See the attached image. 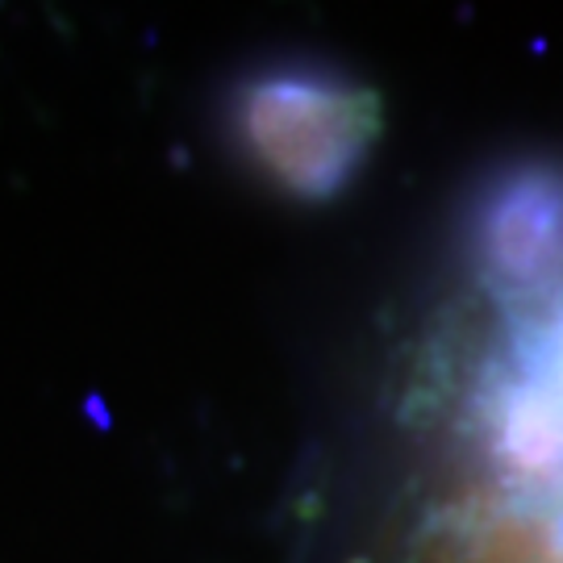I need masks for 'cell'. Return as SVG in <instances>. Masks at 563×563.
Instances as JSON below:
<instances>
[{"instance_id": "cell-2", "label": "cell", "mask_w": 563, "mask_h": 563, "mask_svg": "<svg viewBox=\"0 0 563 563\" xmlns=\"http://www.w3.org/2000/svg\"><path fill=\"white\" fill-rule=\"evenodd\" d=\"M481 260L505 288H534L563 263V180L547 167L518 172L481 213Z\"/></svg>"}, {"instance_id": "cell-1", "label": "cell", "mask_w": 563, "mask_h": 563, "mask_svg": "<svg viewBox=\"0 0 563 563\" xmlns=\"http://www.w3.org/2000/svg\"><path fill=\"white\" fill-rule=\"evenodd\" d=\"M242 146L284 192L325 201L360 172L380 109L363 88L322 67H272L234 101Z\"/></svg>"}, {"instance_id": "cell-3", "label": "cell", "mask_w": 563, "mask_h": 563, "mask_svg": "<svg viewBox=\"0 0 563 563\" xmlns=\"http://www.w3.org/2000/svg\"><path fill=\"white\" fill-rule=\"evenodd\" d=\"M539 384H547L563 401V322L555 325V334H551V363H547V376H539Z\"/></svg>"}]
</instances>
